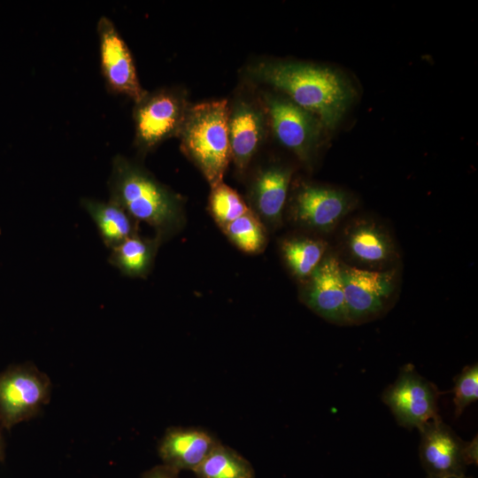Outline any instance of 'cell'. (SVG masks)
<instances>
[{
	"label": "cell",
	"instance_id": "1",
	"mask_svg": "<svg viewBox=\"0 0 478 478\" xmlns=\"http://www.w3.org/2000/svg\"><path fill=\"white\" fill-rule=\"evenodd\" d=\"M250 75L285 93L289 100L313 114L328 128L337 125L353 97L350 83L326 66L289 61L262 62L251 68Z\"/></svg>",
	"mask_w": 478,
	"mask_h": 478
},
{
	"label": "cell",
	"instance_id": "2",
	"mask_svg": "<svg viewBox=\"0 0 478 478\" xmlns=\"http://www.w3.org/2000/svg\"><path fill=\"white\" fill-rule=\"evenodd\" d=\"M108 186L109 200L122 207L136 222L143 221L152 227L161 242L182 227L184 215L180 197L137 163L116 155Z\"/></svg>",
	"mask_w": 478,
	"mask_h": 478
},
{
	"label": "cell",
	"instance_id": "3",
	"mask_svg": "<svg viewBox=\"0 0 478 478\" xmlns=\"http://www.w3.org/2000/svg\"><path fill=\"white\" fill-rule=\"evenodd\" d=\"M227 100L189 108L179 131L183 152L199 168L211 188L223 182L231 159Z\"/></svg>",
	"mask_w": 478,
	"mask_h": 478
},
{
	"label": "cell",
	"instance_id": "4",
	"mask_svg": "<svg viewBox=\"0 0 478 478\" xmlns=\"http://www.w3.org/2000/svg\"><path fill=\"white\" fill-rule=\"evenodd\" d=\"M342 276L350 325L382 314L397 297L400 281L397 267L372 271L342 262Z\"/></svg>",
	"mask_w": 478,
	"mask_h": 478
},
{
	"label": "cell",
	"instance_id": "5",
	"mask_svg": "<svg viewBox=\"0 0 478 478\" xmlns=\"http://www.w3.org/2000/svg\"><path fill=\"white\" fill-rule=\"evenodd\" d=\"M48 375L30 364L18 365L0 374V425H14L36 416L50 398Z\"/></svg>",
	"mask_w": 478,
	"mask_h": 478
},
{
	"label": "cell",
	"instance_id": "6",
	"mask_svg": "<svg viewBox=\"0 0 478 478\" xmlns=\"http://www.w3.org/2000/svg\"><path fill=\"white\" fill-rule=\"evenodd\" d=\"M341 261L348 266L372 271L397 267L399 259L394 238L375 219L359 216L351 220L341 235Z\"/></svg>",
	"mask_w": 478,
	"mask_h": 478
},
{
	"label": "cell",
	"instance_id": "7",
	"mask_svg": "<svg viewBox=\"0 0 478 478\" xmlns=\"http://www.w3.org/2000/svg\"><path fill=\"white\" fill-rule=\"evenodd\" d=\"M419 456L428 476H461L467 466L477 464V437L463 441L440 417L420 429Z\"/></svg>",
	"mask_w": 478,
	"mask_h": 478
},
{
	"label": "cell",
	"instance_id": "8",
	"mask_svg": "<svg viewBox=\"0 0 478 478\" xmlns=\"http://www.w3.org/2000/svg\"><path fill=\"white\" fill-rule=\"evenodd\" d=\"M437 387L415 369L412 364L403 366L396 381L388 386L382 399L389 406L398 425L420 429L438 414Z\"/></svg>",
	"mask_w": 478,
	"mask_h": 478
},
{
	"label": "cell",
	"instance_id": "9",
	"mask_svg": "<svg viewBox=\"0 0 478 478\" xmlns=\"http://www.w3.org/2000/svg\"><path fill=\"white\" fill-rule=\"evenodd\" d=\"M356 198L339 188L302 184L289 205V219L301 227L327 234L357 207Z\"/></svg>",
	"mask_w": 478,
	"mask_h": 478
},
{
	"label": "cell",
	"instance_id": "10",
	"mask_svg": "<svg viewBox=\"0 0 478 478\" xmlns=\"http://www.w3.org/2000/svg\"><path fill=\"white\" fill-rule=\"evenodd\" d=\"M187 110L182 96L173 90L147 92L134 109L135 145L147 151L178 135Z\"/></svg>",
	"mask_w": 478,
	"mask_h": 478
},
{
	"label": "cell",
	"instance_id": "11",
	"mask_svg": "<svg viewBox=\"0 0 478 478\" xmlns=\"http://www.w3.org/2000/svg\"><path fill=\"white\" fill-rule=\"evenodd\" d=\"M102 75L108 90L140 102L147 94L138 80L131 52L113 22L102 16L96 26Z\"/></svg>",
	"mask_w": 478,
	"mask_h": 478
},
{
	"label": "cell",
	"instance_id": "12",
	"mask_svg": "<svg viewBox=\"0 0 478 478\" xmlns=\"http://www.w3.org/2000/svg\"><path fill=\"white\" fill-rule=\"evenodd\" d=\"M265 103L280 143L303 162H310L322 127L319 119L286 98L266 94Z\"/></svg>",
	"mask_w": 478,
	"mask_h": 478
},
{
	"label": "cell",
	"instance_id": "13",
	"mask_svg": "<svg viewBox=\"0 0 478 478\" xmlns=\"http://www.w3.org/2000/svg\"><path fill=\"white\" fill-rule=\"evenodd\" d=\"M304 281L300 293L303 303L324 320L337 325H350L338 255L326 254Z\"/></svg>",
	"mask_w": 478,
	"mask_h": 478
},
{
	"label": "cell",
	"instance_id": "14",
	"mask_svg": "<svg viewBox=\"0 0 478 478\" xmlns=\"http://www.w3.org/2000/svg\"><path fill=\"white\" fill-rule=\"evenodd\" d=\"M219 443L203 428L171 427L160 439L158 451L164 465L178 472H194Z\"/></svg>",
	"mask_w": 478,
	"mask_h": 478
},
{
	"label": "cell",
	"instance_id": "15",
	"mask_svg": "<svg viewBox=\"0 0 478 478\" xmlns=\"http://www.w3.org/2000/svg\"><path fill=\"white\" fill-rule=\"evenodd\" d=\"M231 158L243 171L256 153L264 135V116L253 104L237 102L228 113Z\"/></svg>",
	"mask_w": 478,
	"mask_h": 478
},
{
	"label": "cell",
	"instance_id": "16",
	"mask_svg": "<svg viewBox=\"0 0 478 478\" xmlns=\"http://www.w3.org/2000/svg\"><path fill=\"white\" fill-rule=\"evenodd\" d=\"M291 176L290 167L274 165L263 169L253 182L251 197L254 209L272 227L281 222Z\"/></svg>",
	"mask_w": 478,
	"mask_h": 478
},
{
	"label": "cell",
	"instance_id": "17",
	"mask_svg": "<svg viewBox=\"0 0 478 478\" xmlns=\"http://www.w3.org/2000/svg\"><path fill=\"white\" fill-rule=\"evenodd\" d=\"M81 204L94 220L103 243L111 250L137 234V222L114 202L82 198Z\"/></svg>",
	"mask_w": 478,
	"mask_h": 478
},
{
	"label": "cell",
	"instance_id": "18",
	"mask_svg": "<svg viewBox=\"0 0 478 478\" xmlns=\"http://www.w3.org/2000/svg\"><path fill=\"white\" fill-rule=\"evenodd\" d=\"M161 241L143 238L137 234L112 249L109 263L122 274L129 277H146L152 268Z\"/></svg>",
	"mask_w": 478,
	"mask_h": 478
},
{
	"label": "cell",
	"instance_id": "19",
	"mask_svg": "<svg viewBox=\"0 0 478 478\" xmlns=\"http://www.w3.org/2000/svg\"><path fill=\"white\" fill-rule=\"evenodd\" d=\"M328 243L320 238L292 236L281 243L283 259L294 276L307 279L326 256Z\"/></svg>",
	"mask_w": 478,
	"mask_h": 478
},
{
	"label": "cell",
	"instance_id": "20",
	"mask_svg": "<svg viewBox=\"0 0 478 478\" xmlns=\"http://www.w3.org/2000/svg\"><path fill=\"white\" fill-rule=\"evenodd\" d=\"M197 478H254L251 464L243 456L220 442L194 471Z\"/></svg>",
	"mask_w": 478,
	"mask_h": 478
},
{
	"label": "cell",
	"instance_id": "21",
	"mask_svg": "<svg viewBox=\"0 0 478 478\" xmlns=\"http://www.w3.org/2000/svg\"><path fill=\"white\" fill-rule=\"evenodd\" d=\"M221 229L235 245L246 253H259L266 247V228L251 210Z\"/></svg>",
	"mask_w": 478,
	"mask_h": 478
},
{
	"label": "cell",
	"instance_id": "22",
	"mask_svg": "<svg viewBox=\"0 0 478 478\" xmlns=\"http://www.w3.org/2000/svg\"><path fill=\"white\" fill-rule=\"evenodd\" d=\"M209 206L221 228L251 211L240 195L223 182L212 188Z\"/></svg>",
	"mask_w": 478,
	"mask_h": 478
},
{
	"label": "cell",
	"instance_id": "23",
	"mask_svg": "<svg viewBox=\"0 0 478 478\" xmlns=\"http://www.w3.org/2000/svg\"><path fill=\"white\" fill-rule=\"evenodd\" d=\"M453 403L455 416L459 417L464 410L478 398V365L466 366L454 378Z\"/></svg>",
	"mask_w": 478,
	"mask_h": 478
},
{
	"label": "cell",
	"instance_id": "24",
	"mask_svg": "<svg viewBox=\"0 0 478 478\" xmlns=\"http://www.w3.org/2000/svg\"><path fill=\"white\" fill-rule=\"evenodd\" d=\"M178 471L162 464L146 471L141 478H179Z\"/></svg>",
	"mask_w": 478,
	"mask_h": 478
},
{
	"label": "cell",
	"instance_id": "25",
	"mask_svg": "<svg viewBox=\"0 0 478 478\" xmlns=\"http://www.w3.org/2000/svg\"><path fill=\"white\" fill-rule=\"evenodd\" d=\"M4 460V441L0 431V461Z\"/></svg>",
	"mask_w": 478,
	"mask_h": 478
},
{
	"label": "cell",
	"instance_id": "26",
	"mask_svg": "<svg viewBox=\"0 0 478 478\" xmlns=\"http://www.w3.org/2000/svg\"><path fill=\"white\" fill-rule=\"evenodd\" d=\"M427 478H472V477H469V476H466V474L465 475H461V476H427Z\"/></svg>",
	"mask_w": 478,
	"mask_h": 478
},
{
	"label": "cell",
	"instance_id": "27",
	"mask_svg": "<svg viewBox=\"0 0 478 478\" xmlns=\"http://www.w3.org/2000/svg\"><path fill=\"white\" fill-rule=\"evenodd\" d=\"M0 234H1V230H0Z\"/></svg>",
	"mask_w": 478,
	"mask_h": 478
}]
</instances>
